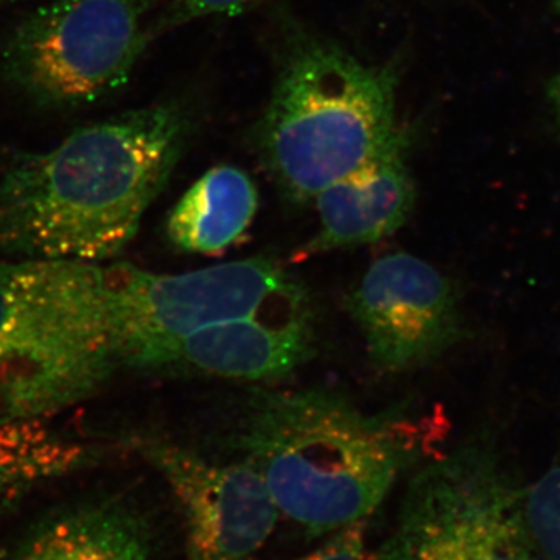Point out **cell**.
<instances>
[{
	"label": "cell",
	"instance_id": "1",
	"mask_svg": "<svg viewBox=\"0 0 560 560\" xmlns=\"http://www.w3.org/2000/svg\"><path fill=\"white\" fill-rule=\"evenodd\" d=\"M197 130L172 98L73 131L21 154L0 175V250L18 259L102 264L138 234Z\"/></svg>",
	"mask_w": 560,
	"mask_h": 560
},
{
	"label": "cell",
	"instance_id": "2",
	"mask_svg": "<svg viewBox=\"0 0 560 560\" xmlns=\"http://www.w3.org/2000/svg\"><path fill=\"white\" fill-rule=\"evenodd\" d=\"M438 427L436 415H366L334 390H290L253 400L238 444L280 514L319 537L368 521Z\"/></svg>",
	"mask_w": 560,
	"mask_h": 560
},
{
	"label": "cell",
	"instance_id": "3",
	"mask_svg": "<svg viewBox=\"0 0 560 560\" xmlns=\"http://www.w3.org/2000/svg\"><path fill=\"white\" fill-rule=\"evenodd\" d=\"M270 98L250 132L253 149L287 200L319 191L393 149L399 61L371 65L340 44L283 22Z\"/></svg>",
	"mask_w": 560,
	"mask_h": 560
},
{
	"label": "cell",
	"instance_id": "4",
	"mask_svg": "<svg viewBox=\"0 0 560 560\" xmlns=\"http://www.w3.org/2000/svg\"><path fill=\"white\" fill-rule=\"evenodd\" d=\"M121 370L106 265L0 261V427L50 419Z\"/></svg>",
	"mask_w": 560,
	"mask_h": 560
},
{
	"label": "cell",
	"instance_id": "5",
	"mask_svg": "<svg viewBox=\"0 0 560 560\" xmlns=\"http://www.w3.org/2000/svg\"><path fill=\"white\" fill-rule=\"evenodd\" d=\"M523 489L490 438L438 453L411 478L374 560H537Z\"/></svg>",
	"mask_w": 560,
	"mask_h": 560
},
{
	"label": "cell",
	"instance_id": "6",
	"mask_svg": "<svg viewBox=\"0 0 560 560\" xmlns=\"http://www.w3.org/2000/svg\"><path fill=\"white\" fill-rule=\"evenodd\" d=\"M153 0H51L0 43V75L36 108L68 110L127 86L154 38Z\"/></svg>",
	"mask_w": 560,
	"mask_h": 560
},
{
	"label": "cell",
	"instance_id": "7",
	"mask_svg": "<svg viewBox=\"0 0 560 560\" xmlns=\"http://www.w3.org/2000/svg\"><path fill=\"white\" fill-rule=\"evenodd\" d=\"M124 370L156 371L175 342L223 320L311 307L307 293L272 259L230 261L186 275L106 265Z\"/></svg>",
	"mask_w": 560,
	"mask_h": 560
},
{
	"label": "cell",
	"instance_id": "8",
	"mask_svg": "<svg viewBox=\"0 0 560 560\" xmlns=\"http://www.w3.org/2000/svg\"><path fill=\"white\" fill-rule=\"evenodd\" d=\"M346 304L372 364L381 371L418 370L441 359L464 337L455 283L412 254L393 253L375 260Z\"/></svg>",
	"mask_w": 560,
	"mask_h": 560
},
{
	"label": "cell",
	"instance_id": "9",
	"mask_svg": "<svg viewBox=\"0 0 560 560\" xmlns=\"http://www.w3.org/2000/svg\"><path fill=\"white\" fill-rule=\"evenodd\" d=\"M178 501L186 528V560H256L280 511L248 460L219 464L161 441L140 442Z\"/></svg>",
	"mask_w": 560,
	"mask_h": 560
},
{
	"label": "cell",
	"instance_id": "10",
	"mask_svg": "<svg viewBox=\"0 0 560 560\" xmlns=\"http://www.w3.org/2000/svg\"><path fill=\"white\" fill-rule=\"evenodd\" d=\"M312 308L223 320L175 342L156 371L267 381L283 377L311 359Z\"/></svg>",
	"mask_w": 560,
	"mask_h": 560
},
{
	"label": "cell",
	"instance_id": "11",
	"mask_svg": "<svg viewBox=\"0 0 560 560\" xmlns=\"http://www.w3.org/2000/svg\"><path fill=\"white\" fill-rule=\"evenodd\" d=\"M411 136L315 197L319 230L298 253L300 259L330 249L366 245L399 231L415 210V179L408 167Z\"/></svg>",
	"mask_w": 560,
	"mask_h": 560
},
{
	"label": "cell",
	"instance_id": "12",
	"mask_svg": "<svg viewBox=\"0 0 560 560\" xmlns=\"http://www.w3.org/2000/svg\"><path fill=\"white\" fill-rule=\"evenodd\" d=\"M7 560H154L153 530L125 497L81 500L36 523Z\"/></svg>",
	"mask_w": 560,
	"mask_h": 560
},
{
	"label": "cell",
	"instance_id": "13",
	"mask_svg": "<svg viewBox=\"0 0 560 560\" xmlns=\"http://www.w3.org/2000/svg\"><path fill=\"white\" fill-rule=\"evenodd\" d=\"M259 209L256 184L234 165H217L195 180L167 219L176 249L220 256L248 234Z\"/></svg>",
	"mask_w": 560,
	"mask_h": 560
},
{
	"label": "cell",
	"instance_id": "14",
	"mask_svg": "<svg viewBox=\"0 0 560 560\" xmlns=\"http://www.w3.org/2000/svg\"><path fill=\"white\" fill-rule=\"evenodd\" d=\"M101 456L98 445L54 429L49 419L0 427V515Z\"/></svg>",
	"mask_w": 560,
	"mask_h": 560
},
{
	"label": "cell",
	"instance_id": "15",
	"mask_svg": "<svg viewBox=\"0 0 560 560\" xmlns=\"http://www.w3.org/2000/svg\"><path fill=\"white\" fill-rule=\"evenodd\" d=\"M526 528L537 560H560V451L523 489Z\"/></svg>",
	"mask_w": 560,
	"mask_h": 560
},
{
	"label": "cell",
	"instance_id": "16",
	"mask_svg": "<svg viewBox=\"0 0 560 560\" xmlns=\"http://www.w3.org/2000/svg\"><path fill=\"white\" fill-rule=\"evenodd\" d=\"M265 2L268 0H168L154 20V36L206 18L243 13Z\"/></svg>",
	"mask_w": 560,
	"mask_h": 560
},
{
	"label": "cell",
	"instance_id": "17",
	"mask_svg": "<svg viewBox=\"0 0 560 560\" xmlns=\"http://www.w3.org/2000/svg\"><path fill=\"white\" fill-rule=\"evenodd\" d=\"M368 521L350 523L326 536L315 550L293 560H374L368 547Z\"/></svg>",
	"mask_w": 560,
	"mask_h": 560
},
{
	"label": "cell",
	"instance_id": "18",
	"mask_svg": "<svg viewBox=\"0 0 560 560\" xmlns=\"http://www.w3.org/2000/svg\"><path fill=\"white\" fill-rule=\"evenodd\" d=\"M547 97L550 102L552 114H555L556 124L560 130V72L551 77L547 84Z\"/></svg>",
	"mask_w": 560,
	"mask_h": 560
},
{
	"label": "cell",
	"instance_id": "19",
	"mask_svg": "<svg viewBox=\"0 0 560 560\" xmlns=\"http://www.w3.org/2000/svg\"><path fill=\"white\" fill-rule=\"evenodd\" d=\"M20 2V0H0V10L5 9V7L11 5V3Z\"/></svg>",
	"mask_w": 560,
	"mask_h": 560
},
{
	"label": "cell",
	"instance_id": "20",
	"mask_svg": "<svg viewBox=\"0 0 560 560\" xmlns=\"http://www.w3.org/2000/svg\"><path fill=\"white\" fill-rule=\"evenodd\" d=\"M552 3H555V9L560 13V0H552Z\"/></svg>",
	"mask_w": 560,
	"mask_h": 560
}]
</instances>
